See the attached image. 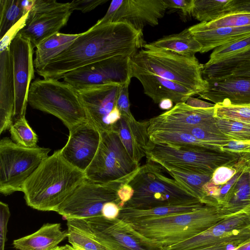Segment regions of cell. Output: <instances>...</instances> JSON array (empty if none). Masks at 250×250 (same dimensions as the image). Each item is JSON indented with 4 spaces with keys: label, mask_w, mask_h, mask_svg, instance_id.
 <instances>
[{
    "label": "cell",
    "mask_w": 250,
    "mask_h": 250,
    "mask_svg": "<svg viewBox=\"0 0 250 250\" xmlns=\"http://www.w3.org/2000/svg\"><path fill=\"white\" fill-rule=\"evenodd\" d=\"M146 43L143 30L127 23H95L36 72L43 79L59 80L78 68L110 58H132Z\"/></svg>",
    "instance_id": "obj_1"
},
{
    "label": "cell",
    "mask_w": 250,
    "mask_h": 250,
    "mask_svg": "<svg viewBox=\"0 0 250 250\" xmlns=\"http://www.w3.org/2000/svg\"><path fill=\"white\" fill-rule=\"evenodd\" d=\"M85 178L84 172L66 161L58 150L41 163L25 182L22 192L31 208L57 212Z\"/></svg>",
    "instance_id": "obj_2"
},
{
    "label": "cell",
    "mask_w": 250,
    "mask_h": 250,
    "mask_svg": "<svg viewBox=\"0 0 250 250\" xmlns=\"http://www.w3.org/2000/svg\"><path fill=\"white\" fill-rule=\"evenodd\" d=\"M224 218L219 208L205 205L193 211L130 224L165 249L199 234Z\"/></svg>",
    "instance_id": "obj_3"
},
{
    "label": "cell",
    "mask_w": 250,
    "mask_h": 250,
    "mask_svg": "<svg viewBox=\"0 0 250 250\" xmlns=\"http://www.w3.org/2000/svg\"><path fill=\"white\" fill-rule=\"evenodd\" d=\"M162 169L159 165L148 162L140 166L128 183L134 193L124 207L144 209L201 202L174 179L166 177Z\"/></svg>",
    "instance_id": "obj_4"
},
{
    "label": "cell",
    "mask_w": 250,
    "mask_h": 250,
    "mask_svg": "<svg viewBox=\"0 0 250 250\" xmlns=\"http://www.w3.org/2000/svg\"><path fill=\"white\" fill-rule=\"evenodd\" d=\"M28 104L33 108L51 114L71 130L88 120L76 89L54 79H37L29 90Z\"/></svg>",
    "instance_id": "obj_5"
},
{
    "label": "cell",
    "mask_w": 250,
    "mask_h": 250,
    "mask_svg": "<svg viewBox=\"0 0 250 250\" xmlns=\"http://www.w3.org/2000/svg\"><path fill=\"white\" fill-rule=\"evenodd\" d=\"M131 64L148 72L178 83L198 95L205 91L208 82L202 75V64L194 56H183L165 51L139 50Z\"/></svg>",
    "instance_id": "obj_6"
},
{
    "label": "cell",
    "mask_w": 250,
    "mask_h": 250,
    "mask_svg": "<svg viewBox=\"0 0 250 250\" xmlns=\"http://www.w3.org/2000/svg\"><path fill=\"white\" fill-rule=\"evenodd\" d=\"M235 153L183 146L149 141L146 149L147 162L197 174L212 176L218 167L234 161Z\"/></svg>",
    "instance_id": "obj_7"
},
{
    "label": "cell",
    "mask_w": 250,
    "mask_h": 250,
    "mask_svg": "<svg viewBox=\"0 0 250 250\" xmlns=\"http://www.w3.org/2000/svg\"><path fill=\"white\" fill-rule=\"evenodd\" d=\"M140 167L126 151L118 134L112 131L101 133L97 152L84 173L94 182L126 184Z\"/></svg>",
    "instance_id": "obj_8"
},
{
    "label": "cell",
    "mask_w": 250,
    "mask_h": 250,
    "mask_svg": "<svg viewBox=\"0 0 250 250\" xmlns=\"http://www.w3.org/2000/svg\"><path fill=\"white\" fill-rule=\"evenodd\" d=\"M49 148L25 147L9 138L0 141V192L10 195L22 191L27 179L48 156Z\"/></svg>",
    "instance_id": "obj_9"
},
{
    "label": "cell",
    "mask_w": 250,
    "mask_h": 250,
    "mask_svg": "<svg viewBox=\"0 0 250 250\" xmlns=\"http://www.w3.org/2000/svg\"><path fill=\"white\" fill-rule=\"evenodd\" d=\"M124 185L120 182L98 183L86 178L56 212L66 220L87 219L102 215V209L105 203L113 202L119 206L120 200L117 192Z\"/></svg>",
    "instance_id": "obj_10"
},
{
    "label": "cell",
    "mask_w": 250,
    "mask_h": 250,
    "mask_svg": "<svg viewBox=\"0 0 250 250\" xmlns=\"http://www.w3.org/2000/svg\"><path fill=\"white\" fill-rule=\"evenodd\" d=\"M84 219L95 238L108 250H164L161 244L118 218L111 220L100 215Z\"/></svg>",
    "instance_id": "obj_11"
},
{
    "label": "cell",
    "mask_w": 250,
    "mask_h": 250,
    "mask_svg": "<svg viewBox=\"0 0 250 250\" xmlns=\"http://www.w3.org/2000/svg\"><path fill=\"white\" fill-rule=\"evenodd\" d=\"M250 239V210H246L227 216L205 231L164 250H189L222 243L237 248Z\"/></svg>",
    "instance_id": "obj_12"
},
{
    "label": "cell",
    "mask_w": 250,
    "mask_h": 250,
    "mask_svg": "<svg viewBox=\"0 0 250 250\" xmlns=\"http://www.w3.org/2000/svg\"><path fill=\"white\" fill-rule=\"evenodd\" d=\"M70 2L56 0H34L25 25L18 34L29 39L33 46L59 32L67 23L72 13Z\"/></svg>",
    "instance_id": "obj_13"
},
{
    "label": "cell",
    "mask_w": 250,
    "mask_h": 250,
    "mask_svg": "<svg viewBox=\"0 0 250 250\" xmlns=\"http://www.w3.org/2000/svg\"><path fill=\"white\" fill-rule=\"evenodd\" d=\"M131 57L118 56L78 68L65 75L63 82L75 88L108 83H130Z\"/></svg>",
    "instance_id": "obj_14"
},
{
    "label": "cell",
    "mask_w": 250,
    "mask_h": 250,
    "mask_svg": "<svg viewBox=\"0 0 250 250\" xmlns=\"http://www.w3.org/2000/svg\"><path fill=\"white\" fill-rule=\"evenodd\" d=\"M163 0H113L105 15L96 23L126 22L139 30L156 26L165 13Z\"/></svg>",
    "instance_id": "obj_15"
},
{
    "label": "cell",
    "mask_w": 250,
    "mask_h": 250,
    "mask_svg": "<svg viewBox=\"0 0 250 250\" xmlns=\"http://www.w3.org/2000/svg\"><path fill=\"white\" fill-rule=\"evenodd\" d=\"M13 69L15 105L13 122L25 116L32 80L35 78L34 47L30 41L19 34L9 45Z\"/></svg>",
    "instance_id": "obj_16"
},
{
    "label": "cell",
    "mask_w": 250,
    "mask_h": 250,
    "mask_svg": "<svg viewBox=\"0 0 250 250\" xmlns=\"http://www.w3.org/2000/svg\"><path fill=\"white\" fill-rule=\"evenodd\" d=\"M121 85L108 83L75 88L85 108L88 120L101 133L112 131L107 118L116 106Z\"/></svg>",
    "instance_id": "obj_17"
},
{
    "label": "cell",
    "mask_w": 250,
    "mask_h": 250,
    "mask_svg": "<svg viewBox=\"0 0 250 250\" xmlns=\"http://www.w3.org/2000/svg\"><path fill=\"white\" fill-rule=\"evenodd\" d=\"M214 106L196 108L186 103L175 104L170 110L149 120L148 133L155 131H178L198 126L215 125Z\"/></svg>",
    "instance_id": "obj_18"
},
{
    "label": "cell",
    "mask_w": 250,
    "mask_h": 250,
    "mask_svg": "<svg viewBox=\"0 0 250 250\" xmlns=\"http://www.w3.org/2000/svg\"><path fill=\"white\" fill-rule=\"evenodd\" d=\"M69 131L68 140L60 149L61 154L69 164L84 172L97 152L101 133L88 120Z\"/></svg>",
    "instance_id": "obj_19"
},
{
    "label": "cell",
    "mask_w": 250,
    "mask_h": 250,
    "mask_svg": "<svg viewBox=\"0 0 250 250\" xmlns=\"http://www.w3.org/2000/svg\"><path fill=\"white\" fill-rule=\"evenodd\" d=\"M206 90L198 95L215 104H250V77H227L206 80Z\"/></svg>",
    "instance_id": "obj_20"
},
{
    "label": "cell",
    "mask_w": 250,
    "mask_h": 250,
    "mask_svg": "<svg viewBox=\"0 0 250 250\" xmlns=\"http://www.w3.org/2000/svg\"><path fill=\"white\" fill-rule=\"evenodd\" d=\"M131 63V62H130ZM131 77L137 78L141 83L144 93L155 104L166 99L175 104L186 103L196 93L174 82L142 70L131 64Z\"/></svg>",
    "instance_id": "obj_21"
},
{
    "label": "cell",
    "mask_w": 250,
    "mask_h": 250,
    "mask_svg": "<svg viewBox=\"0 0 250 250\" xmlns=\"http://www.w3.org/2000/svg\"><path fill=\"white\" fill-rule=\"evenodd\" d=\"M148 121H138L134 116H121L113 126V131L119 135L126 151L136 163L146 155V149L149 141Z\"/></svg>",
    "instance_id": "obj_22"
},
{
    "label": "cell",
    "mask_w": 250,
    "mask_h": 250,
    "mask_svg": "<svg viewBox=\"0 0 250 250\" xmlns=\"http://www.w3.org/2000/svg\"><path fill=\"white\" fill-rule=\"evenodd\" d=\"M15 90L12 60L9 48L0 52V133L13 123Z\"/></svg>",
    "instance_id": "obj_23"
},
{
    "label": "cell",
    "mask_w": 250,
    "mask_h": 250,
    "mask_svg": "<svg viewBox=\"0 0 250 250\" xmlns=\"http://www.w3.org/2000/svg\"><path fill=\"white\" fill-rule=\"evenodd\" d=\"M188 29L201 45V53L250 37V25L208 28L199 23L189 27Z\"/></svg>",
    "instance_id": "obj_24"
},
{
    "label": "cell",
    "mask_w": 250,
    "mask_h": 250,
    "mask_svg": "<svg viewBox=\"0 0 250 250\" xmlns=\"http://www.w3.org/2000/svg\"><path fill=\"white\" fill-rule=\"evenodd\" d=\"M67 230H62L60 223H45L35 232L15 239L12 243L16 250H50L67 238Z\"/></svg>",
    "instance_id": "obj_25"
},
{
    "label": "cell",
    "mask_w": 250,
    "mask_h": 250,
    "mask_svg": "<svg viewBox=\"0 0 250 250\" xmlns=\"http://www.w3.org/2000/svg\"><path fill=\"white\" fill-rule=\"evenodd\" d=\"M145 49L171 52L187 57L194 56L200 52L202 46L188 28L182 32L164 36L154 42L146 43Z\"/></svg>",
    "instance_id": "obj_26"
},
{
    "label": "cell",
    "mask_w": 250,
    "mask_h": 250,
    "mask_svg": "<svg viewBox=\"0 0 250 250\" xmlns=\"http://www.w3.org/2000/svg\"><path fill=\"white\" fill-rule=\"evenodd\" d=\"M205 205L202 202H198L186 205L159 207L144 209L124 207L121 209L118 218L129 224H133L171 214L193 211Z\"/></svg>",
    "instance_id": "obj_27"
},
{
    "label": "cell",
    "mask_w": 250,
    "mask_h": 250,
    "mask_svg": "<svg viewBox=\"0 0 250 250\" xmlns=\"http://www.w3.org/2000/svg\"><path fill=\"white\" fill-rule=\"evenodd\" d=\"M81 34L59 32L41 42L35 52L34 65L36 71L42 69L50 61L67 49Z\"/></svg>",
    "instance_id": "obj_28"
},
{
    "label": "cell",
    "mask_w": 250,
    "mask_h": 250,
    "mask_svg": "<svg viewBox=\"0 0 250 250\" xmlns=\"http://www.w3.org/2000/svg\"><path fill=\"white\" fill-rule=\"evenodd\" d=\"M149 140L181 146L190 149H206L221 151L222 146L196 138L189 133L181 131H155L148 133Z\"/></svg>",
    "instance_id": "obj_29"
},
{
    "label": "cell",
    "mask_w": 250,
    "mask_h": 250,
    "mask_svg": "<svg viewBox=\"0 0 250 250\" xmlns=\"http://www.w3.org/2000/svg\"><path fill=\"white\" fill-rule=\"evenodd\" d=\"M67 238L71 246L82 250H108L95 238L84 219H68Z\"/></svg>",
    "instance_id": "obj_30"
},
{
    "label": "cell",
    "mask_w": 250,
    "mask_h": 250,
    "mask_svg": "<svg viewBox=\"0 0 250 250\" xmlns=\"http://www.w3.org/2000/svg\"><path fill=\"white\" fill-rule=\"evenodd\" d=\"M34 0H0V39L31 9Z\"/></svg>",
    "instance_id": "obj_31"
},
{
    "label": "cell",
    "mask_w": 250,
    "mask_h": 250,
    "mask_svg": "<svg viewBox=\"0 0 250 250\" xmlns=\"http://www.w3.org/2000/svg\"><path fill=\"white\" fill-rule=\"evenodd\" d=\"M161 167L166 170L180 186L203 203L204 194L202 188L211 180L212 176L189 172L167 165L162 166Z\"/></svg>",
    "instance_id": "obj_32"
},
{
    "label": "cell",
    "mask_w": 250,
    "mask_h": 250,
    "mask_svg": "<svg viewBox=\"0 0 250 250\" xmlns=\"http://www.w3.org/2000/svg\"><path fill=\"white\" fill-rule=\"evenodd\" d=\"M232 0H194L191 16L200 22H208L229 12Z\"/></svg>",
    "instance_id": "obj_33"
},
{
    "label": "cell",
    "mask_w": 250,
    "mask_h": 250,
    "mask_svg": "<svg viewBox=\"0 0 250 250\" xmlns=\"http://www.w3.org/2000/svg\"><path fill=\"white\" fill-rule=\"evenodd\" d=\"M11 140L21 146L32 148L37 146L38 137L25 116L14 121L9 128Z\"/></svg>",
    "instance_id": "obj_34"
},
{
    "label": "cell",
    "mask_w": 250,
    "mask_h": 250,
    "mask_svg": "<svg viewBox=\"0 0 250 250\" xmlns=\"http://www.w3.org/2000/svg\"><path fill=\"white\" fill-rule=\"evenodd\" d=\"M214 116L217 119L233 121L250 125V104H215Z\"/></svg>",
    "instance_id": "obj_35"
},
{
    "label": "cell",
    "mask_w": 250,
    "mask_h": 250,
    "mask_svg": "<svg viewBox=\"0 0 250 250\" xmlns=\"http://www.w3.org/2000/svg\"><path fill=\"white\" fill-rule=\"evenodd\" d=\"M250 49V37L215 48L208 61L205 64L210 65L234 56Z\"/></svg>",
    "instance_id": "obj_36"
},
{
    "label": "cell",
    "mask_w": 250,
    "mask_h": 250,
    "mask_svg": "<svg viewBox=\"0 0 250 250\" xmlns=\"http://www.w3.org/2000/svg\"><path fill=\"white\" fill-rule=\"evenodd\" d=\"M219 130L231 141H250V125L216 119Z\"/></svg>",
    "instance_id": "obj_37"
},
{
    "label": "cell",
    "mask_w": 250,
    "mask_h": 250,
    "mask_svg": "<svg viewBox=\"0 0 250 250\" xmlns=\"http://www.w3.org/2000/svg\"><path fill=\"white\" fill-rule=\"evenodd\" d=\"M200 24L208 28L250 26V12H229L213 21Z\"/></svg>",
    "instance_id": "obj_38"
},
{
    "label": "cell",
    "mask_w": 250,
    "mask_h": 250,
    "mask_svg": "<svg viewBox=\"0 0 250 250\" xmlns=\"http://www.w3.org/2000/svg\"><path fill=\"white\" fill-rule=\"evenodd\" d=\"M167 9L179 12L182 18L191 16L194 0H163Z\"/></svg>",
    "instance_id": "obj_39"
},
{
    "label": "cell",
    "mask_w": 250,
    "mask_h": 250,
    "mask_svg": "<svg viewBox=\"0 0 250 250\" xmlns=\"http://www.w3.org/2000/svg\"><path fill=\"white\" fill-rule=\"evenodd\" d=\"M8 205L0 202V250H4L7 232V225L10 217Z\"/></svg>",
    "instance_id": "obj_40"
},
{
    "label": "cell",
    "mask_w": 250,
    "mask_h": 250,
    "mask_svg": "<svg viewBox=\"0 0 250 250\" xmlns=\"http://www.w3.org/2000/svg\"><path fill=\"white\" fill-rule=\"evenodd\" d=\"M28 13L12 26L4 36L0 39V52L9 48V45L12 41L15 38L20 31L25 25Z\"/></svg>",
    "instance_id": "obj_41"
},
{
    "label": "cell",
    "mask_w": 250,
    "mask_h": 250,
    "mask_svg": "<svg viewBox=\"0 0 250 250\" xmlns=\"http://www.w3.org/2000/svg\"><path fill=\"white\" fill-rule=\"evenodd\" d=\"M130 83L121 85L117 100L116 106L119 109L121 116L130 117L132 115L130 110L128 97V86Z\"/></svg>",
    "instance_id": "obj_42"
},
{
    "label": "cell",
    "mask_w": 250,
    "mask_h": 250,
    "mask_svg": "<svg viewBox=\"0 0 250 250\" xmlns=\"http://www.w3.org/2000/svg\"><path fill=\"white\" fill-rule=\"evenodd\" d=\"M108 0H77L70 2V7L73 11L79 10L82 13L89 12Z\"/></svg>",
    "instance_id": "obj_43"
},
{
    "label": "cell",
    "mask_w": 250,
    "mask_h": 250,
    "mask_svg": "<svg viewBox=\"0 0 250 250\" xmlns=\"http://www.w3.org/2000/svg\"><path fill=\"white\" fill-rule=\"evenodd\" d=\"M235 173L234 168L222 166L215 170L211 181L216 185L224 184L229 180Z\"/></svg>",
    "instance_id": "obj_44"
},
{
    "label": "cell",
    "mask_w": 250,
    "mask_h": 250,
    "mask_svg": "<svg viewBox=\"0 0 250 250\" xmlns=\"http://www.w3.org/2000/svg\"><path fill=\"white\" fill-rule=\"evenodd\" d=\"M121 208L119 205L113 202L105 203L102 209V215L109 219L118 218Z\"/></svg>",
    "instance_id": "obj_45"
},
{
    "label": "cell",
    "mask_w": 250,
    "mask_h": 250,
    "mask_svg": "<svg viewBox=\"0 0 250 250\" xmlns=\"http://www.w3.org/2000/svg\"><path fill=\"white\" fill-rule=\"evenodd\" d=\"M134 190L128 184L124 185L118 189L117 194L120 200L119 207L121 209L131 199Z\"/></svg>",
    "instance_id": "obj_46"
},
{
    "label": "cell",
    "mask_w": 250,
    "mask_h": 250,
    "mask_svg": "<svg viewBox=\"0 0 250 250\" xmlns=\"http://www.w3.org/2000/svg\"><path fill=\"white\" fill-rule=\"evenodd\" d=\"M235 12H250V0H232L228 13Z\"/></svg>",
    "instance_id": "obj_47"
},
{
    "label": "cell",
    "mask_w": 250,
    "mask_h": 250,
    "mask_svg": "<svg viewBox=\"0 0 250 250\" xmlns=\"http://www.w3.org/2000/svg\"><path fill=\"white\" fill-rule=\"evenodd\" d=\"M237 247L229 243L216 244L208 247H205L189 250H232Z\"/></svg>",
    "instance_id": "obj_48"
},
{
    "label": "cell",
    "mask_w": 250,
    "mask_h": 250,
    "mask_svg": "<svg viewBox=\"0 0 250 250\" xmlns=\"http://www.w3.org/2000/svg\"><path fill=\"white\" fill-rule=\"evenodd\" d=\"M186 103L189 106L196 108H210L215 106V104H211L192 97H189Z\"/></svg>",
    "instance_id": "obj_49"
},
{
    "label": "cell",
    "mask_w": 250,
    "mask_h": 250,
    "mask_svg": "<svg viewBox=\"0 0 250 250\" xmlns=\"http://www.w3.org/2000/svg\"><path fill=\"white\" fill-rule=\"evenodd\" d=\"M173 102L168 99L162 100L159 104V107L163 110H170L173 106Z\"/></svg>",
    "instance_id": "obj_50"
},
{
    "label": "cell",
    "mask_w": 250,
    "mask_h": 250,
    "mask_svg": "<svg viewBox=\"0 0 250 250\" xmlns=\"http://www.w3.org/2000/svg\"><path fill=\"white\" fill-rule=\"evenodd\" d=\"M232 250H250V239L244 244Z\"/></svg>",
    "instance_id": "obj_51"
},
{
    "label": "cell",
    "mask_w": 250,
    "mask_h": 250,
    "mask_svg": "<svg viewBox=\"0 0 250 250\" xmlns=\"http://www.w3.org/2000/svg\"><path fill=\"white\" fill-rule=\"evenodd\" d=\"M65 247L66 250H82L79 249L73 248L71 245L70 246L67 244L65 245Z\"/></svg>",
    "instance_id": "obj_52"
},
{
    "label": "cell",
    "mask_w": 250,
    "mask_h": 250,
    "mask_svg": "<svg viewBox=\"0 0 250 250\" xmlns=\"http://www.w3.org/2000/svg\"><path fill=\"white\" fill-rule=\"evenodd\" d=\"M50 250H65V245L64 246H57L55 247V248L51 249Z\"/></svg>",
    "instance_id": "obj_53"
}]
</instances>
